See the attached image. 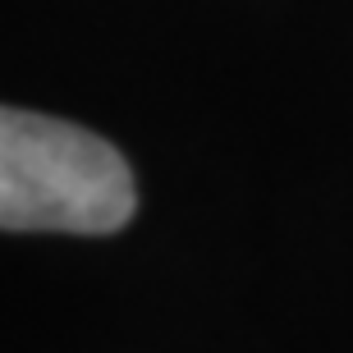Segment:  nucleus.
Masks as SVG:
<instances>
[{"instance_id": "nucleus-1", "label": "nucleus", "mask_w": 353, "mask_h": 353, "mask_svg": "<svg viewBox=\"0 0 353 353\" xmlns=\"http://www.w3.org/2000/svg\"><path fill=\"white\" fill-rule=\"evenodd\" d=\"M138 211L129 161L69 119L0 110V230L115 234Z\"/></svg>"}]
</instances>
